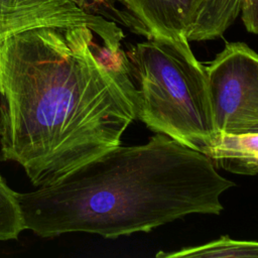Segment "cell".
<instances>
[{
    "label": "cell",
    "mask_w": 258,
    "mask_h": 258,
    "mask_svg": "<svg viewBox=\"0 0 258 258\" xmlns=\"http://www.w3.org/2000/svg\"><path fill=\"white\" fill-rule=\"evenodd\" d=\"M90 25L42 26L0 40V154L35 187L120 144L136 119L128 58L105 64ZM103 42V41H102Z\"/></svg>",
    "instance_id": "1"
},
{
    "label": "cell",
    "mask_w": 258,
    "mask_h": 258,
    "mask_svg": "<svg viewBox=\"0 0 258 258\" xmlns=\"http://www.w3.org/2000/svg\"><path fill=\"white\" fill-rule=\"evenodd\" d=\"M235 183L213 160L161 133L114 146L56 181L17 192L24 229L40 237L148 233L188 215H220Z\"/></svg>",
    "instance_id": "2"
},
{
    "label": "cell",
    "mask_w": 258,
    "mask_h": 258,
    "mask_svg": "<svg viewBox=\"0 0 258 258\" xmlns=\"http://www.w3.org/2000/svg\"><path fill=\"white\" fill-rule=\"evenodd\" d=\"M136 92V119L203 152L216 142V127L206 66L187 39L149 36L126 52Z\"/></svg>",
    "instance_id": "3"
},
{
    "label": "cell",
    "mask_w": 258,
    "mask_h": 258,
    "mask_svg": "<svg viewBox=\"0 0 258 258\" xmlns=\"http://www.w3.org/2000/svg\"><path fill=\"white\" fill-rule=\"evenodd\" d=\"M206 71L219 133H244L258 125V53L244 42H227Z\"/></svg>",
    "instance_id": "4"
},
{
    "label": "cell",
    "mask_w": 258,
    "mask_h": 258,
    "mask_svg": "<svg viewBox=\"0 0 258 258\" xmlns=\"http://www.w3.org/2000/svg\"><path fill=\"white\" fill-rule=\"evenodd\" d=\"M90 25L105 44L121 45L124 35L114 21L84 8L77 0H0V40L34 27Z\"/></svg>",
    "instance_id": "5"
},
{
    "label": "cell",
    "mask_w": 258,
    "mask_h": 258,
    "mask_svg": "<svg viewBox=\"0 0 258 258\" xmlns=\"http://www.w3.org/2000/svg\"><path fill=\"white\" fill-rule=\"evenodd\" d=\"M205 0H123L126 25L146 37L187 39ZM189 41V40H188Z\"/></svg>",
    "instance_id": "6"
},
{
    "label": "cell",
    "mask_w": 258,
    "mask_h": 258,
    "mask_svg": "<svg viewBox=\"0 0 258 258\" xmlns=\"http://www.w3.org/2000/svg\"><path fill=\"white\" fill-rule=\"evenodd\" d=\"M207 155L216 167L243 175L258 174V132L220 133Z\"/></svg>",
    "instance_id": "7"
},
{
    "label": "cell",
    "mask_w": 258,
    "mask_h": 258,
    "mask_svg": "<svg viewBox=\"0 0 258 258\" xmlns=\"http://www.w3.org/2000/svg\"><path fill=\"white\" fill-rule=\"evenodd\" d=\"M155 256L158 258H258V242L234 240L227 236H223L218 240L203 244L201 246L183 248L169 253L161 251Z\"/></svg>",
    "instance_id": "8"
},
{
    "label": "cell",
    "mask_w": 258,
    "mask_h": 258,
    "mask_svg": "<svg viewBox=\"0 0 258 258\" xmlns=\"http://www.w3.org/2000/svg\"><path fill=\"white\" fill-rule=\"evenodd\" d=\"M229 0H205L195 27L189 35V41L212 40L222 36L232 25L228 18Z\"/></svg>",
    "instance_id": "9"
},
{
    "label": "cell",
    "mask_w": 258,
    "mask_h": 258,
    "mask_svg": "<svg viewBox=\"0 0 258 258\" xmlns=\"http://www.w3.org/2000/svg\"><path fill=\"white\" fill-rule=\"evenodd\" d=\"M25 230L15 192L0 175V241L17 239Z\"/></svg>",
    "instance_id": "10"
},
{
    "label": "cell",
    "mask_w": 258,
    "mask_h": 258,
    "mask_svg": "<svg viewBox=\"0 0 258 258\" xmlns=\"http://www.w3.org/2000/svg\"><path fill=\"white\" fill-rule=\"evenodd\" d=\"M239 14L247 31L258 34V0H229L228 18L232 24Z\"/></svg>",
    "instance_id": "11"
},
{
    "label": "cell",
    "mask_w": 258,
    "mask_h": 258,
    "mask_svg": "<svg viewBox=\"0 0 258 258\" xmlns=\"http://www.w3.org/2000/svg\"><path fill=\"white\" fill-rule=\"evenodd\" d=\"M77 1L87 10L101 14V15H103V12H105V10H114L116 11V15L118 19H119V16H118L117 9L115 8V5L117 3L122 5V2H123V0H77Z\"/></svg>",
    "instance_id": "12"
},
{
    "label": "cell",
    "mask_w": 258,
    "mask_h": 258,
    "mask_svg": "<svg viewBox=\"0 0 258 258\" xmlns=\"http://www.w3.org/2000/svg\"><path fill=\"white\" fill-rule=\"evenodd\" d=\"M248 132H258V125H256L255 127H253L250 131H248Z\"/></svg>",
    "instance_id": "13"
}]
</instances>
